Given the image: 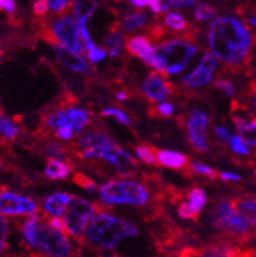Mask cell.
<instances>
[{
	"mask_svg": "<svg viewBox=\"0 0 256 257\" xmlns=\"http://www.w3.org/2000/svg\"><path fill=\"white\" fill-rule=\"evenodd\" d=\"M20 232L26 248L39 257H77L68 234L50 225L38 213L28 215L20 225Z\"/></svg>",
	"mask_w": 256,
	"mask_h": 257,
	"instance_id": "2",
	"label": "cell"
},
{
	"mask_svg": "<svg viewBox=\"0 0 256 257\" xmlns=\"http://www.w3.org/2000/svg\"><path fill=\"white\" fill-rule=\"evenodd\" d=\"M217 68V58L213 54L205 52L200 60V64L192 72L186 76L182 82L188 88H200L205 86L212 81L214 76V71Z\"/></svg>",
	"mask_w": 256,
	"mask_h": 257,
	"instance_id": "12",
	"label": "cell"
},
{
	"mask_svg": "<svg viewBox=\"0 0 256 257\" xmlns=\"http://www.w3.org/2000/svg\"><path fill=\"white\" fill-rule=\"evenodd\" d=\"M229 144H230L231 149H233L237 154H240V156H247V154H250V149L247 148L246 143L242 140V137H240L239 135H233L230 141H229Z\"/></svg>",
	"mask_w": 256,
	"mask_h": 257,
	"instance_id": "37",
	"label": "cell"
},
{
	"mask_svg": "<svg viewBox=\"0 0 256 257\" xmlns=\"http://www.w3.org/2000/svg\"><path fill=\"white\" fill-rule=\"evenodd\" d=\"M196 0H167L170 7L174 8H181V7H191L194 6Z\"/></svg>",
	"mask_w": 256,
	"mask_h": 257,
	"instance_id": "45",
	"label": "cell"
},
{
	"mask_svg": "<svg viewBox=\"0 0 256 257\" xmlns=\"http://www.w3.org/2000/svg\"><path fill=\"white\" fill-rule=\"evenodd\" d=\"M126 49L128 51V54L137 56L146 65L153 67L157 71V68H158V59H157L156 55V49H153L149 37H131V38L127 39Z\"/></svg>",
	"mask_w": 256,
	"mask_h": 257,
	"instance_id": "13",
	"label": "cell"
},
{
	"mask_svg": "<svg viewBox=\"0 0 256 257\" xmlns=\"http://www.w3.org/2000/svg\"><path fill=\"white\" fill-rule=\"evenodd\" d=\"M3 10H6L7 13L13 15V13L16 12V2L15 0H4Z\"/></svg>",
	"mask_w": 256,
	"mask_h": 257,
	"instance_id": "48",
	"label": "cell"
},
{
	"mask_svg": "<svg viewBox=\"0 0 256 257\" xmlns=\"http://www.w3.org/2000/svg\"><path fill=\"white\" fill-rule=\"evenodd\" d=\"M106 56L107 52L105 51L102 47H98V46H96V47H93V49L88 51V58H89V60H91L92 63L101 62V60H104Z\"/></svg>",
	"mask_w": 256,
	"mask_h": 257,
	"instance_id": "40",
	"label": "cell"
},
{
	"mask_svg": "<svg viewBox=\"0 0 256 257\" xmlns=\"http://www.w3.org/2000/svg\"><path fill=\"white\" fill-rule=\"evenodd\" d=\"M73 134H75V130H73V127L69 123L64 124L62 127H59L55 132L56 136L59 139H62V140H71L72 137H73Z\"/></svg>",
	"mask_w": 256,
	"mask_h": 257,
	"instance_id": "41",
	"label": "cell"
},
{
	"mask_svg": "<svg viewBox=\"0 0 256 257\" xmlns=\"http://www.w3.org/2000/svg\"><path fill=\"white\" fill-rule=\"evenodd\" d=\"M187 199L188 201L191 202L192 206H195L198 210H201L208 202V196L205 191L203 188H198V187H195V188L188 191Z\"/></svg>",
	"mask_w": 256,
	"mask_h": 257,
	"instance_id": "31",
	"label": "cell"
},
{
	"mask_svg": "<svg viewBox=\"0 0 256 257\" xmlns=\"http://www.w3.org/2000/svg\"><path fill=\"white\" fill-rule=\"evenodd\" d=\"M208 45L218 60L230 67H242L250 62L252 36L238 19L221 16L209 26Z\"/></svg>",
	"mask_w": 256,
	"mask_h": 257,
	"instance_id": "1",
	"label": "cell"
},
{
	"mask_svg": "<svg viewBox=\"0 0 256 257\" xmlns=\"http://www.w3.org/2000/svg\"><path fill=\"white\" fill-rule=\"evenodd\" d=\"M101 115L102 116H113L118 123L124 124V125H131L132 124V120L130 119V116L124 114L123 111L119 110V108H105V110L101 111Z\"/></svg>",
	"mask_w": 256,
	"mask_h": 257,
	"instance_id": "34",
	"label": "cell"
},
{
	"mask_svg": "<svg viewBox=\"0 0 256 257\" xmlns=\"http://www.w3.org/2000/svg\"><path fill=\"white\" fill-rule=\"evenodd\" d=\"M252 257H255V256H253V253H252Z\"/></svg>",
	"mask_w": 256,
	"mask_h": 257,
	"instance_id": "56",
	"label": "cell"
},
{
	"mask_svg": "<svg viewBox=\"0 0 256 257\" xmlns=\"http://www.w3.org/2000/svg\"><path fill=\"white\" fill-rule=\"evenodd\" d=\"M2 58H3V51L0 50V62H2Z\"/></svg>",
	"mask_w": 256,
	"mask_h": 257,
	"instance_id": "53",
	"label": "cell"
},
{
	"mask_svg": "<svg viewBox=\"0 0 256 257\" xmlns=\"http://www.w3.org/2000/svg\"><path fill=\"white\" fill-rule=\"evenodd\" d=\"M252 91H253V94H255V104H256V86H252Z\"/></svg>",
	"mask_w": 256,
	"mask_h": 257,
	"instance_id": "51",
	"label": "cell"
},
{
	"mask_svg": "<svg viewBox=\"0 0 256 257\" xmlns=\"http://www.w3.org/2000/svg\"><path fill=\"white\" fill-rule=\"evenodd\" d=\"M191 173L195 174V175L205 176V178L211 180H217L220 178V173L217 170L212 169V167L207 166V165L199 162V161H192Z\"/></svg>",
	"mask_w": 256,
	"mask_h": 257,
	"instance_id": "30",
	"label": "cell"
},
{
	"mask_svg": "<svg viewBox=\"0 0 256 257\" xmlns=\"http://www.w3.org/2000/svg\"><path fill=\"white\" fill-rule=\"evenodd\" d=\"M97 8L98 0H73L72 3V11L78 24H87Z\"/></svg>",
	"mask_w": 256,
	"mask_h": 257,
	"instance_id": "21",
	"label": "cell"
},
{
	"mask_svg": "<svg viewBox=\"0 0 256 257\" xmlns=\"http://www.w3.org/2000/svg\"><path fill=\"white\" fill-rule=\"evenodd\" d=\"M148 6L152 10L153 13H162V3H161V0H148Z\"/></svg>",
	"mask_w": 256,
	"mask_h": 257,
	"instance_id": "47",
	"label": "cell"
},
{
	"mask_svg": "<svg viewBox=\"0 0 256 257\" xmlns=\"http://www.w3.org/2000/svg\"><path fill=\"white\" fill-rule=\"evenodd\" d=\"M130 2L133 7H136L139 10H143L148 6V0H130Z\"/></svg>",
	"mask_w": 256,
	"mask_h": 257,
	"instance_id": "49",
	"label": "cell"
},
{
	"mask_svg": "<svg viewBox=\"0 0 256 257\" xmlns=\"http://www.w3.org/2000/svg\"><path fill=\"white\" fill-rule=\"evenodd\" d=\"M111 257H119V256H117V254H114V256H111Z\"/></svg>",
	"mask_w": 256,
	"mask_h": 257,
	"instance_id": "54",
	"label": "cell"
},
{
	"mask_svg": "<svg viewBox=\"0 0 256 257\" xmlns=\"http://www.w3.org/2000/svg\"><path fill=\"white\" fill-rule=\"evenodd\" d=\"M173 112H174V106L172 103H167V102H163L156 108V112L153 114V116H163L169 117L172 116Z\"/></svg>",
	"mask_w": 256,
	"mask_h": 257,
	"instance_id": "42",
	"label": "cell"
},
{
	"mask_svg": "<svg viewBox=\"0 0 256 257\" xmlns=\"http://www.w3.org/2000/svg\"><path fill=\"white\" fill-rule=\"evenodd\" d=\"M73 182H75L78 187L87 189L89 192H94V191H97L98 189L96 182H94L93 179H91V178H88L84 173H80V171L73 174Z\"/></svg>",
	"mask_w": 256,
	"mask_h": 257,
	"instance_id": "35",
	"label": "cell"
},
{
	"mask_svg": "<svg viewBox=\"0 0 256 257\" xmlns=\"http://www.w3.org/2000/svg\"><path fill=\"white\" fill-rule=\"evenodd\" d=\"M78 156L84 160H94V158H101L107 162H110L117 173L122 176H130L137 171V162L136 160L127 153L126 150L118 147L117 144L111 145H105V147L92 148V149L82 150L78 152Z\"/></svg>",
	"mask_w": 256,
	"mask_h": 257,
	"instance_id": "9",
	"label": "cell"
},
{
	"mask_svg": "<svg viewBox=\"0 0 256 257\" xmlns=\"http://www.w3.org/2000/svg\"><path fill=\"white\" fill-rule=\"evenodd\" d=\"M98 210H104L100 204H93L84 197L73 196L63 214L68 234L81 241L87 226L100 213Z\"/></svg>",
	"mask_w": 256,
	"mask_h": 257,
	"instance_id": "8",
	"label": "cell"
},
{
	"mask_svg": "<svg viewBox=\"0 0 256 257\" xmlns=\"http://www.w3.org/2000/svg\"><path fill=\"white\" fill-rule=\"evenodd\" d=\"M148 21H149V17L146 16L145 13L133 12L124 17L122 26L127 32H136V30L144 28L148 24Z\"/></svg>",
	"mask_w": 256,
	"mask_h": 257,
	"instance_id": "26",
	"label": "cell"
},
{
	"mask_svg": "<svg viewBox=\"0 0 256 257\" xmlns=\"http://www.w3.org/2000/svg\"><path fill=\"white\" fill-rule=\"evenodd\" d=\"M38 212L37 201L11 189H0V213L7 217L33 215Z\"/></svg>",
	"mask_w": 256,
	"mask_h": 257,
	"instance_id": "10",
	"label": "cell"
},
{
	"mask_svg": "<svg viewBox=\"0 0 256 257\" xmlns=\"http://www.w3.org/2000/svg\"><path fill=\"white\" fill-rule=\"evenodd\" d=\"M45 39L50 45H60L65 49L82 55L85 51V42L81 36L78 21L71 16H62L52 21L43 32Z\"/></svg>",
	"mask_w": 256,
	"mask_h": 257,
	"instance_id": "7",
	"label": "cell"
},
{
	"mask_svg": "<svg viewBox=\"0 0 256 257\" xmlns=\"http://www.w3.org/2000/svg\"><path fill=\"white\" fill-rule=\"evenodd\" d=\"M115 2H122V0H115Z\"/></svg>",
	"mask_w": 256,
	"mask_h": 257,
	"instance_id": "55",
	"label": "cell"
},
{
	"mask_svg": "<svg viewBox=\"0 0 256 257\" xmlns=\"http://www.w3.org/2000/svg\"><path fill=\"white\" fill-rule=\"evenodd\" d=\"M198 51L196 45L187 39H170L156 47L159 75L167 78L185 71Z\"/></svg>",
	"mask_w": 256,
	"mask_h": 257,
	"instance_id": "4",
	"label": "cell"
},
{
	"mask_svg": "<svg viewBox=\"0 0 256 257\" xmlns=\"http://www.w3.org/2000/svg\"><path fill=\"white\" fill-rule=\"evenodd\" d=\"M43 152L49 157H55V158H67V148L62 147L60 144L49 143L43 147Z\"/></svg>",
	"mask_w": 256,
	"mask_h": 257,
	"instance_id": "36",
	"label": "cell"
},
{
	"mask_svg": "<svg viewBox=\"0 0 256 257\" xmlns=\"http://www.w3.org/2000/svg\"><path fill=\"white\" fill-rule=\"evenodd\" d=\"M137 157L141 162L146 165H157V157H156V148L145 145V144H140L135 148Z\"/></svg>",
	"mask_w": 256,
	"mask_h": 257,
	"instance_id": "29",
	"label": "cell"
},
{
	"mask_svg": "<svg viewBox=\"0 0 256 257\" xmlns=\"http://www.w3.org/2000/svg\"><path fill=\"white\" fill-rule=\"evenodd\" d=\"M111 144L115 143L105 132H101V131H89V132H87V134L81 135V136L78 137L77 143L75 145L78 148V152H82V150L105 147V145H111Z\"/></svg>",
	"mask_w": 256,
	"mask_h": 257,
	"instance_id": "19",
	"label": "cell"
},
{
	"mask_svg": "<svg viewBox=\"0 0 256 257\" xmlns=\"http://www.w3.org/2000/svg\"><path fill=\"white\" fill-rule=\"evenodd\" d=\"M73 195L64 192H58L50 195L42 201L43 212L50 217H62L64 214L67 205L72 200Z\"/></svg>",
	"mask_w": 256,
	"mask_h": 257,
	"instance_id": "16",
	"label": "cell"
},
{
	"mask_svg": "<svg viewBox=\"0 0 256 257\" xmlns=\"http://www.w3.org/2000/svg\"><path fill=\"white\" fill-rule=\"evenodd\" d=\"M8 236H10V221L7 215L0 213V257H8Z\"/></svg>",
	"mask_w": 256,
	"mask_h": 257,
	"instance_id": "27",
	"label": "cell"
},
{
	"mask_svg": "<svg viewBox=\"0 0 256 257\" xmlns=\"http://www.w3.org/2000/svg\"><path fill=\"white\" fill-rule=\"evenodd\" d=\"M163 23L167 28L175 30V32H185L187 30L188 23L186 21V19L182 15L177 12H167L166 13L165 19H163Z\"/></svg>",
	"mask_w": 256,
	"mask_h": 257,
	"instance_id": "28",
	"label": "cell"
},
{
	"mask_svg": "<svg viewBox=\"0 0 256 257\" xmlns=\"http://www.w3.org/2000/svg\"><path fill=\"white\" fill-rule=\"evenodd\" d=\"M211 218L214 227L240 243L248 241L255 235L256 228L252 230V226L248 225V222L234 209L231 200L229 199L216 202Z\"/></svg>",
	"mask_w": 256,
	"mask_h": 257,
	"instance_id": "6",
	"label": "cell"
},
{
	"mask_svg": "<svg viewBox=\"0 0 256 257\" xmlns=\"http://www.w3.org/2000/svg\"><path fill=\"white\" fill-rule=\"evenodd\" d=\"M72 173V166L68 163L62 162L55 157H49L47 163H46L45 175L50 180H65Z\"/></svg>",
	"mask_w": 256,
	"mask_h": 257,
	"instance_id": "20",
	"label": "cell"
},
{
	"mask_svg": "<svg viewBox=\"0 0 256 257\" xmlns=\"http://www.w3.org/2000/svg\"><path fill=\"white\" fill-rule=\"evenodd\" d=\"M73 0H47L49 8L56 15H62L72 6Z\"/></svg>",
	"mask_w": 256,
	"mask_h": 257,
	"instance_id": "38",
	"label": "cell"
},
{
	"mask_svg": "<svg viewBox=\"0 0 256 257\" xmlns=\"http://www.w3.org/2000/svg\"><path fill=\"white\" fill-rule=\"evenodd\" d=\"M101 200L107 205L144 206L150 200L149 189L143 183L128 179H113L98 188Z\"/></svg>",
	"mask_w": 256,
	"mask_h": 257,
	"instance_id": "5",
	"label": "cell"
},
{
	"mask_svg": "<svg viewBox=\"0 0 256 257\" xmlns=\"http://www.w3.org/2000/svg\"><path fill=\"white\" fill-rule=\"evenodd\" d=\"M117 98L119 101H126V99L130 98V94L126 93V91H119V93H117Z\"/></svg>",
	"mask_w": 256,
	"mask_h": 257,
	"instance_id": "50",
	"label": "cell"
},
{
	"mask_svg": "<svg viewBox=\"0 0 256 257\" xmlns=\"http://www.w3.org/2000/svg\"><path fill=\"white\" fill-rule=\"evenodd\" d=\"M214 86L221 90L224 94H226L227 97H234L235 94V90H234V85L231 84L230 81H227V80H217V81L214 82Z\"/></svg>",
	"mask_w": 256,
	"mask_h": 257,
	"instance_id": "39",
	"label": "cell"
},
{
	"mask_svg": "<svg viewBox=\"0 0 256 257\" xmlns=\"http://www.w3.org/2000/svg\"><path fill=\"white\" fill-rule=\"evenodd\" d=\"M51 46L54 47V52H55V56L58 58L59 62L62 63L63 65H65L67 68L78 72V73H89L91 67H89L87 60L81 55H78L76 52L65 49V47L60 45Z\"/></svg>",
	"mask_w": 256,
	"mask_h": 257,
	"instance_id": "15",
	"label": "cell"
},
{
	"mask_svg": "<svg viewBox=\"0 0 256 257\" xmlns=\"http://www.w3.org/2000/svg\"><path fill=\"white\" fill-rule=\"evenodd\" d=\"M143 93L149 101L161 102L172 95L173 85L157 72H152L143 81Z\"/></svg>",
	"mask_w": 256,
	"mask_h": 257,
	"instance_id": "14",
	"label": "cell"
},
{
	"mask_svg": "<svg viewBox=\"0 0 256 257\" xmlns=\"http://www.w3.org/2000/svg\"><path fill=\"white\" fill-rule=\"evenodd\" d=\"M201 210L192 206V204L190 201L181 202L178 205V215L183 219H190V221H199V217H200Z\"/></svg>",
	"mask_w": 256,
	"mask_h": 257,
	"instance_id": "32",
	"label": "cell"
},
{
	"mask_svg": "<svg viewBox=\"0 0 256 257\" xmlns=\"http://www.w3.org/2000/svg\"><path fill=\"white\" fill-rule=\"evenodd\" d=\"M156 157L157 165L169 167V169H186L190 163V157L183 153H179V152H174V150L156 149Z\"/></svg>",
	"mask_w": 256,
	"mask_h": 257,
	"instance_id": "18",
	"label": "cell"
},
{
	"mask_svg": "<svg viewBox=\"0 0 256 257\" xmlns=\"http://www.w3.org/2000/svg\"><path fill=\"white\" fill-rule=\"evenodd\" d=\"M43 123H45L46 130H58L59 127L68 123L67 110L63 107H59L49 111L46 114V116L43 117Z\"/></svg>",
	"mask_w": 256,
	"mask_h": 257,
	"instance_id": "24",
	"label": "cell"
},
{
	"mask_svg": "<svg viewBox=\"0 0 256 257\" xmlns=\"http://www.w3.org/2000/svg\"><path fill=\"white\" fill-rule=\"evenodd\" d=\"M220 179L224 182H242V176L231 173H220Z\"/></svg>",
	"mask_w": 256,
	"mask_h": 257,
	"instance_id": "46",
	"label": "cell"
},
{
	"mask_svg": "<svg viewBox=\"0 0 256 257\" xmlns=\"http://www.w3.org/2000/svg\"><path fill=\"white\" fill-rule=\"evenodd\" d=\"M230 200L234 209L248 222V225L256 228V196L243 195Z\"/></svg>",
	"mask_w": 256,
	"mask_h": 257,
	"instance_id": "17",
	"label": "cell"
},
{
	"mask_svg": "<svg viewBox=\"0 0 256 257\" xmlns=\"http://www.w3.org/2000/svg\"><path fill=\"white\" fill-rule=\"evenodd\" d=\"M105 46H106L109 55L113 58L119 56L124 47V36L122 34V32L118 29L111 30V33L105 41Z\"/></svg>",
	"mask_w": 256,
	"mask_h": 257,
	"instance_id": "25",
	"label": "cell"
},
{
	"mask_svg": "<svg viewBox=\"0 0 256 257\" xmlns=\"http://www.w3.org/2000/svg\"><path fill=\"white\" fill-rule=\"evenodd\" d=\"M216 15V8L211 4L207 3H200L196 6L194 12L195 19L198 21H208V20H212Z\"/></svg>",
	"mask_w": 256,
	"mask_h": 257,
	"instance_id": "33",
	"label": "cell"
},
{
	"mask_svg": "<svg viewBox=\"0 0 256 257\" xmlns=\"http://www.w3.org/2000/svg\"><path fill=\"white\" fill-rule=\"evenodd\" d=\"M214 132H216V135H217L218 139H220L221 141H224V143H229L231 139V136H233V135L230 134L229 128L224 127V125H217V127L214 128Z\"/></svg>",
	"mask_w": 256,
	"mask_h": 257,
	"instance_id": "44",
	"label": "cell"
},
{
	"mask_svg": "<svg viewBox=\"0 0 256 257\" xmlns=\"http://www.w3.org/2000/svg\"><path fill=\"white\" fill-rule=\"evenodd\" d=\"M68 115V123L71 124L75 132H81L88 124L91 123V112L80 107H69L67 108Z\"/></svg>",
	"mask_w": 256,
	"mask_h": 257,
	"instance_id": "22",
	"label": "cell"
},
{
	"mask_svg": "<svg viewBox=\"0 0 256 257\" xmlns=\"http://www.w3.org/2000/svg\"><path fill=\"white\" fill-rule=\"evenodd\" d=\"M137 234L139 230L132 222L100 212L87 226L81 243L101 249H113L120 240Z\"/></svg>",
	"mask_w": 256,
	"mask_h": 257,
	"instance_id": "3",
	"label": "cell"
},
{
	"mask_svg": "<svg viewBox=\"0 0 256 257\" xmlns=\"http://www.w3.org/2000/svg\"><path fill=\"white\" fill-rule=\"evenodd\" d=\"M3 3H4V0H0V10H3Z\"/></svg>",
	"mask_w": 256,
	"mask_h": 257,
	"instance_id": "52",
	"label": "cell"
},
{
	"mask_svg": "<svg viewBox=\"0 0 256 257\" xmlns=\"http://www.w3.org/2000/svg\"><path fill=\"white\" fill-rule=\"evenodd\" d=\"M49 4H47V0H36L34 4H33V13L36 16L42 17L45 16L46 13L49 12Z\"/></svg>",
	"mask_w": 256,
	"mask_h": 257,
	"instance_id": "43",
	"label": "cell"
},
{
	"mask_svg": "<svg viewBox=\"0 0 256 257\" xmlns=\"http://www.w3.org/2000/svg\"><path fill=\"white\" fill-rule=\"evenodd\" d=\"M20 134V125L16 121L7 116L3 111H0V140L11 141L16 140Z\"/></svg>",
	"mask_w": 256,
	"mask_h": 257,
	"instance_id": "23",
	"label": "cell"
},
{
	"mask_svg": "<svg viewBox=\"0 0 256 257\" xmlns=\"http://www.w3.org/2000/svg\"><path fill=\"white\" fill-rule=\"evenodd\" d=\"M209 124V117L204 111L194 110L191 116L187 121V135L188 140L192 147L198 152H208L209 143H208L207 128Z\"/></svg>",
	"mask_w": 256,
	"mask_h": 257,
	"instance_id": "11",
	"label": "cell"
}]
</instances>
